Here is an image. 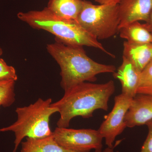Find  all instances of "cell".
I'll return each mask as SVG.
<instances>
[{
	"instance_id": "6da1fadb",
	"label": "cell",
	"mask_w": 152,
	"mask_h": 152,
	"mask_svg": "<svg viewBox=\"0 0 152 152\" xmlns=\"http://www.w3.org/2000/svg\"><path fill=\"white\" fill-rule=\"evenodd\" d=\"M115 91V83L110 80L102 84L84 82L65 91L61 99L51 104L60 114L57 127L68 128L75 117L89 118L96 110L107 111Z\"/></svg>"
},
{
	"instance_id": "7a4b0ae2",
	"label": "cell",
	"mask_w": 152,
	"mask_h": 152,
	"mask_svg": "<svg viewBox=\"0 0 152 152\" xmlns=\"http://www.w3.org/2000/svg\"><path fill=\"white\" fill-rule=\"evenodd\" d=\"M46 48L59 66L61 86L64 91L81 83L96 81L99 74H113L116 70L115 66L92 59L83 47L69 45L56 40L48 44Z\"/></svg>"
},
{
	"instance_id": "3957f363",
	"label": "cell",
	"mask_w": 152,
	"mask_h": 152,
	"mask_svg": "<svg viewBox=\"0 0 152 152\" xmlns=\"http://www.w3.org/2000/svg\"><path fill=\"white\" fill-rule=\"evenodd\" d=\"M17 17L33 28L51 33L55 36L57 41L63 43L75 46L95 48L112 58H115L98 40L84 29L77 20L58 16L47 7L41 10L20 12Z\"/></svg>"
},
{
	"instance_id": "277c9868",
	"label": "cell",
	"mask_w": 152,
	"mask_h": 152,
	"mask_svg": "<svg viewBox=\"0 0 152 152\" xmlns=\"http://www.w3.org/2000/svg\"><path fill=\"white\" fill-rule=\"evenodd\" d=\"M52 103L50 98L45 100L39 98L29 106L17 108L16 121L8 126L0 129L1 132H12L15 134V148L13 152H16L25 137L41 138L53 134L49 121L50 117L58 110L51 106Z\"/></svg>"
},
{
	"instance_id": "5b68a950",
	"label": "cell",
	"mask_w": 152,
	"mask_h": 152,
	"mask_svg": "<svg viewBox=\"0 0 152 152\" xmlns=\"http://www.w3.org/2000/svg\"><path fill=\"white\" fill-rule=\"evenodd\" d=\"M76 20L98 40L112 37L119 30L118 4L94 5L83 0Z\"/></svg>"
},
{
	"instance_id": "8992f818",
	"label": "cell",
	"mask_w": 152,
	"mask_h": 152,
	"mask_svg": "<svg viewBox=\"0 0 152 152\" xmlns=\"http://www.w3.org/2000/svg\"><path fill=\"white\" fill-rule=\"evenodd\" d=\"M55 140L69 151L90 152L92 150L102 148V137L98 130L91 129L56 128L53 132Z\"/></svg>"
},
{
	"instance_id": "52a82bcc",
	"label": "cell",
	"mask_w": 152,
	"mask_h": 152,
	"mask_svg": "<svg viewBox=\"0 0 152 152\" xmlns=\"http://www.w3.org/2000/svg\"><path fill=\"white\" fill-rule=\"evenodd\" d=\"M133 98L121 94L114 98L113 107L107 116L98 130L104 139L108 148H113L115 139L127 127L125 122L126 114L130 107Z\"/></svg>"
},
{
	"instance_id": "ba28073f",
	"label": "cell",
	"mask_w": 152,
	"mask_h": 152,
	"mask_svg": "<svg viewBox=\"0 0 152 152\" xmlns=\"http://www.w3.org/2000/svg\"><path fill=\"white\" fill-rule=\"evenodd\" d=\"M118 7L120 29L133 22H146L152 12V0H122Z\"/></svg>"
},
{
	"instance_id": "9c48e42d",
	"label": "cell",
	"mask_w": 152,
	"mask_h": 152,
	"mask_svg": "<svg viewBox=\"0 0 152 152\" xmlns=\"http://www.w3.org/2000/svg\"><path fill=\"white\" fill-rule=\"evenodd\" d=\"M152 120V96L137 94L125 118L127 127L146 125Z\"/></svg>"
},
{
	"instance_id": "30bf717a",
	"label": "cell",
	"mask_w": 152,
	"mask_h": 152,
	"mask_svg": "<svg viewBox=\"0 0 152 152\" xmlns=\"http://www.w3.org/2000/svg\"><path fill=\"white\" fill-rule=\"evenodd\" d=\"M122 59L121 64L113 76L121 83V94L133 98L137 94L141 72L124 57Z\"/></svg>"
},
{
	"instance_id": "8fae6325",
	"label": "cell",
	"mask_w": 152,
	"mask_h": 152,
	"mask_svg": "<svg viewBox=\"0 0 152 152\" xmlns=\"http://www.w3.org/2000/svg\"><path fill=\"white\" fill-rule=\"evenodd\" d=\"M123 57L142 72L152 61V43H124Z\"/></svg>"
},
{
	"instance_id": "7c38bea8",
	"label": "cell",
	"mask_w": 152,
	"mask_h": 152,
	"mask_svg": "<svg viewBox=\"0 0 152 152\" xmlns=\"http://www.w3.org/2000/svg\"><path fill=\"white\" fill-rule=\"evenodd\" d=\"M21 152H76L69 151L60 145L53 134L41 138H27L21 142Z\"/></svg>"
},
{
	"instance_id": "4fadbf2b",
	"label": "cell",
	"mask_w": 152,
	"mask_h": 152,
	"mask_svg": "<svg viewBox=\"0 0 152 152\" xmlns=\"http://www.w3.org/2000/svg\"><path fill=\"white\" fill-rule=\"evenodd\" d=\"M120 37L133 44L152 43V34L139 22L130 23L120 28Z\"/></svg>"
},
{
	"instance_id": "5bb4252c",
	"label": "cell",
	"mask_w": 152,
	"mask_h": 152,
	"mask_svg": "<svg viewBox=\"0 0 152 152\" xmlns=\"http://www.w3.org/2000/svg\"><path fill=\"white\" fill-rule=\"evenodd\" d=\"M83 0H50L47 7L58 16L77 20L81 10Z\"/></svg>"
},
{
	"instance_id": "9a60e30c",
	"label": "cell",
	"mask_w": 152,
	"mask_h": 152,
	"mask_svg": "<svg viewBox=\"0 0 152 152\" xmlns=\"http://www.w3.org/2000/svg\"><path fill=\"white\" fill-rule=\"evenodd\" d=\"M15 81L0 80V108L7 107L15 100Z\"/></svg>"
},
{
	"instance_id": "2e32d148",
	"label": "cell",
	"mask_w": 152,
	"mask_h": 152,
	"mask_svg": "<svg viewBox=\"0 0 152 152\" xmlns=\"http://www.w3.org/2000/svg\"><path fill=\"white\" fill-rule=\"evenodd\" d=\"M137 94L152 96V61L141 73Z\"/></svg>"
},
{
	"instance_id": "e0dca14e",
	"label": "cell",
	"mask_w": 152,
	"mask_h": 152,
	"mask_svg": "<svg viewBox=\"0 0 152 152\" xmlns=\"http://www.w3.org/2000/svg\"><path fill=\"white\" fill-rule=\"evenodd\" d=\"M16 71L12 66H9L3 59L0 58V80H18Z\"/></svg>"
},
{
	"instance_id": "ac0fdd59",
	"label": "cell",
	"mask_w": 152,
	"mask_h": 152,
	"mask_svg": "<svg viewBox=\"0 0 152 152\" xmlns=\"http://www.w3.org/2000/svg\"><path fill=\"white\" fill-rule=\"evenodd\" d=\"M148 128V134L140 152H152V120L146 124Z\"/></svg>"
},
{
	"instance_id": "d6986e66",
	"label": "cell",
	"mask_w": 152,
	"mask_h": 152,
	"mask_svg": "<svg viewBox=\"0 0 152 152\" xmlns=\"http://www.w3.org/2000/svg\"><path fill=\"white\" fill-rule=\"evenodd\" d=\"M95 1L99 4H118L121 2L122 0H95Z\"/></svg>"
},
{
	"instance_id": "ffe728a7",
	"label": "cell",
	"mask_w": 152,
	"mask_h": 152,
	"mask_svg": "<svg viewBox=\"0 0 152 152\" xmlns=\"http://www.w3.org/2000/svg\"><path fill=\"white\" fill-rule=\"evenodd\" d=\"M121 140L115 142V145L114 146V147L113 148H110L107 147L103 151H102V148L98 149L95 150L94 152H114V148H115L118 145H119L120 143H121Z\"/></svg>"
},
{
	"instance_id": "44dd1931",
	"label": "cell",
	"mask_w": 152,
	"mask_h": 152,
	"mask_svg": "<svg viewBox=\"0 0 152 152\" xmlns=\"http://www.w3.org/2000/svg\"><path fill=\"white\" fill-rule=\"evenodd\" d=\"M143 25L147 28V29L152 34V12L148 20L145 23L143 24Z\"/></svg>"
},
{
	"instance_id": "7402d4cb",
	"label": "cell",
	"mask_w": 152,
	"mask_h": 152,
	"mask_svg": "<svg viewBox=\"0 0 152 152\" xmlns=\"http://www.w3.org/2000/svg\"><path fill=\"white\" fill-rule=\"evenodd\" d=\"M3 51L2 49L0 47V56H1L3 54Z\"/></svg>"
},
{
	"instance_id": "603a6c76",
	"label": "cell",
	"mask_w": 152,
	"mask_h": 152,
	"mask_svg": "<svg viewBox=\"0 0 152 152\" xmlns=\"http://www.w3.org/2000/svg\"><path fill=\"white\" fill-rule=\"evenodd\" d=\"M116 152H120L119 151H117Z\"/></svg>"
}]
</instances>
